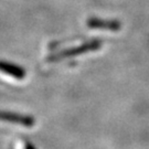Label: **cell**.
<instances>
[{"instance_id": "obj_1", "label": "cell", "mask_w": 149, "mask_h": 149, "mask_svg": "<svg viewBox=\"0 0 149 149\" xmlns=\"http://www.w3.org/2000/svg\"><path fill=\"white\" fill-rule=\"evenodd\" d=\"M101 47H103V41L98 40V39H95V40L90 41V42L85 43V44H82L77 48L68 49V50L61 51L59 53H55L50 58V61H60V60L66 59V58H70V56H76V55H80V54L97 51V50L101 49Z\"/></svg>"}, {"instance_id": "obj_2", "label": "cell", "mask_w": 149, "mask_h": 149, "mask_svg": "<svg viewBox=\"0 0 149 149\" xmlns=\"http://www.w3.org/2000/svg\"><path fill=\"white\" fill-rule=\"evenodd\" d=\"M87 27L92 29H102L109 31H118L122 29V22L117 20H102L97 18H91L87 20Z\"/></svg>"}, {"instance_id": "obj_3", "label": "cell", "mask_w": 149, "mask_h": 149, "mask_svg": "<svg viewBox=\"0 0 149 149\" xmlns=\"http://www.w3.org/2000/svg\"><path fill=\"white\" fill-rule=\"evenodd\" d=\"M0 119L19 124V125H23V126H32L34 124L33 118L29 117V116H24V115H19V114H12V113L0 112Z\"/></svg>"}, {"instance_id": "obj_4", "label": "cell", "mask_w": 149, "mask_h": 149, "mask_svg": "<svg viewBox=\"0 0 149 149\" xmlns=\"http://www.w3.org/2000/svg\"><path fill=\"white\" fill-rule=\"evenodd\" d=\"M0 70L2 72H5L7 74L12 75L17 79H23L24 77V71L18 66H15L12 64L5 63V62H0Z\"/></svg>"}]
</instances>
